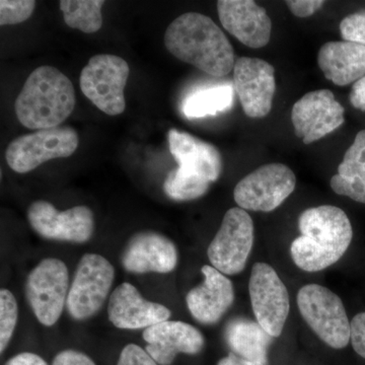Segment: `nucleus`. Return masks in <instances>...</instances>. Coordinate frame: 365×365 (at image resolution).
<instances>
[{"label":"nucleus","instance_id":"f257e3e1","mask_svg":"<svg viewBox=\"0 0 365 365\" xmlns=\"http://www.w3.org/2000/svg\"><path fill=\"white\" fill-rule=\"evenodd\" d=\"M165 45L185 63L215 78L234 71V48L215 21L199 13L182 14L168 26Z\"/></svg>","mask_w":365,"mask_h":365},{"label":"nucleus","instance_id":"f03ea898","mask_svg":"<svg viewBox=\"0 0 365 365\" xmlns=\"http://www.w3.org/2000/svg\"><path fill=\"white\" fill-rule=\"evenodd\" d=\"M302 235L290 247L295 265L307 272H319L342 258L353 237L351 222L339 207L332 205L307 209L300 215Z\"/></svg>","mask_w":365,"mask_h":365},{"label":"nucleus","instance_id":"7ed1b4c3","mask_svg":"<svg viewBox=\"0 0 365 365\" xmlns=\"http://www.w3.org/2000/svg\"><path fill=\"white\" fill-rule=\"evenodd\" d=\"M76 102L71 79L55 67L40 66L26 78L14 102V110L23 126L42 130L63 123Z\"/></svg>","mask_w":365,"mask_h":365},{"label":"nucleus","instance_id":"20e7f679","mask_svg":"<svg viewBox=\"0 0 365 365\" xmlns=\"http://www.w3.org/2000/svg\"><path fill=\"white\" fill-rule=\"evenodd\" d=\"M302 318L319 339L334 349H343L350 342L351 323L337 294L319 284H307L297 294Z\"/></svg>","mask_w":365,"mask_h":365},{"label":"nucleus","instance_id":"39448f33","mask_svg":"<svg viewBox=\"0 0 365 365\" xmlns=\"http://www.w3.org/2000/svg\"><path fill=\"white\" fill-rule=\"evenodd\" d=\"M129 69L126 60L112 54L91 57L83 67L79 86L83 95L101 111L118 116L125 111V86Z\"/></svg>","mask_w":365,"mask_h":365},{"label":"nucleus","instance_id":"423d86ee","mask_svg":"<svg viewBox=\"0 0 365 365\" xmlns=\"http://www.w3.org/2000/svg\"><path fill=\"white\" fill-rule=\"evenodd\" d=\"M115 279L111 263L98 254H86L79 261L69 288L66 309L76 321L98 313L109 297Z\"/></svg>","mask_w":365,"mask_h":365},{"label":"nucleus","instance_id":"0eeeda50","mask_svg":"<svg viewBox=\"0 0 365 365\" xmlns=\"http://www.w3.org/2000/svg\"><path fill=\"white\" fill-rule=\"evenodd\" d=\"M78 132L68 126L42 129L14 139L6 153L7 165L26 174L55 158H68L78 150Z\"/></svg>","mask_w":365,"mask_h":365},{"label":"nucleus","instance_id":"6e6552de","mask_svg":"<svg viewBox=\"0 0 365 365\" xmlns=\"http://www.w3.org/2000/svg\"><path fill=\"white\" fill-rule=\"evenodd\" d=\"M68 269L63 261L46 258L29 273L26 297L29 306L42 325L58 322L68 297Z\"/></svg>","mask_w":365,"mask_h":365},{"label":"nucleus","instance_id":"1a4fd4ad","mask_svg":"<svg viewBox=\"0 0 365 365\" xmlns=\"http://www.w3.org/2000/svg\"><path fill=\"white\" fill-rule=\"evenodd\" d=\"M253 242L254 222L251 216L244 209L230 208L209 245V261L225 275H237L246 267Z\"/></svg>","mask_w":365,"mask_h":365},{"label":"nucleus","instance_id":"9d476101","mask_svg":"<svg viewBox=\"0 0 365 365\" xmlns=\"http://www.w3.org/2000/svg\"><path fill=\"white\" fill-rule=\"evenodd\" d=\"M297 185L294 173L282 163L262 165L237 182L235 202L244 210L270 212L292 195Z\"/></svg>","mask_w":365,"mask_h":365},{"label":"nucleus","instance_id":"9b49d317","mask_svg":"<svg viewBox=\"0 0 365 365\" xmlns=\"http://www.w3.org/2000/svg\"><path fill=\"white\" fill-rule=\"evenodd\" d=\"M26 217L38 235L52 241L83 244L95 232V217L88 206L59 211L48 201L38 200L29 206Z\"/></svg>","mask_w":365,"mask_h":365},{"label":"nucleus","instance_id":"f8f14e48","mask_svg":"<svg viewBox=\"0 0 365 365\" xmlns=\"http://www.w3.org/2000/svg\"><path fill=\"white\" fill-rule=\"evenodd\" d=\"M249 292L257 322L269 335L279 337L290 309L284 283L270 265L257 263L252 269Z\"/></svg>","mask_w":365,"mask_h":365},{"label":"nucleus","instance_id":"ddd939ff","mask_svg":"<svg viewBox=\"0 0 365 365\" xmlns=\"http://www.w3.org/2000/svg\"><path fill=\"white\" fill-rule=\"evenodd\" d=\"M345 109L332 91H311L297 101L292 112L295 135L304 144L323 138L344 123Z\"/></svg>","mask_w":365,"mask_h":365},{"label":"nucleus","instance_id":"4468645a","mask_svg":"<svg viewBox=\"0 0 365 365\" xmlns=\"http://www.w3.org/2000/svg\"><path fill=\"white\" fill-rule=\"evenodd\" d=\"M234 88L247 116H267L272 109L276 90L274 67L259 58L237 59L234 67Z\"/></svg>","mask_w":365,"mask_h":365},{"label":"nucleus","instance_id":"2eb2a0df","mask_svg":"<svg viewBox=\"0 0 365 365\" xmlns=\"http://www.w3.org/2000/svg\"><path fill=\"white\" fill-rule=\"evenodd\" d=\"M177 264L176 245L153 230L132 235L122 254V265L130 273L167 274L175 270Z\"/></svg>","mask_w":365,"mask_h":365},{"label":"nucleus","instance_id":"dca6fc26","mask_svg":"<svg viewBox=\"0 0 365 365\" xmlns=\"http://www.w3.org/2000/svg\"><path fill=\"white\" fill-rule=\"evenodd\" d=\"M217 13L223 28L242 44L258 49L268 44L272 21L253 0H220Z\"/></svg>","mask_w":365,"mask_h":365},{"label":"nucleus","instance_id":"f3484780","mask_svg":"<svg viewBox=\"0 0 365 365\" xmlns=\"http://www.w3.org/2000/svg\"><path fill=\"white\" fill-rule=\"evenodd\" d=\"M145 350L158 365H172L180 353L196 355L205 339L195 327L181 321H165L143 331Z\"/></svg>","mask_w":365,"mask_h":365},{"label":"nucleus","instance_id":"a211bd4d","mask_svg":"<svg viewBox=\"0 0 365 365\" xmlns=\"http://www.w3.org/2000/svg\"><path fill=\"white\" fill-rule=\"evenodd\" d=\"M172 312L163 304L143 299L138 289L128 282L112 292L108 304L110 322L121 330H140L168 321Z\"/></svg>","mask_w":365,"mask_h":365},{"label":"nucleus","instance_id":"6ab92c4d","mask_svg":"<svg viewBox=\"0 0 365 365\" xmlns=\"http://www.w3.org/2000/svg\"><path fill=\"white\" fill-rule=\"evenodd\" d=\"M201 272L204 275L203 283L190 290L186 297L187 306L199 323L213 325L234 304V285L213 266H203Z\"/></svg>","mask_w":365,"mask_h":365},{"label":"nucleus","instance_id":"aec40b11","mask_svg":"<svg viewBox=\"0 0 365 365\" xmlns=\"http://www.w3.org/2000/svg\"><path fill=\"white\" fill-rule=\"evenodd\" d=\"M170 153L180 169L213 182L222 175V158L211 143L172 128L168 132Z\"/></svg>","mask_w":365,"mask_h":365},{"label":"nucleus","instance_id":"412c9836","mask_svg":"<svg viewBox=\"0 0 365 365\" xmlns=\"http://www.w3.org/2000/svg\"><path fill=\"white\" fill-rule=\"evenodd\" d=\"M319 68L328 81L345 86L365 76V46L356 43L329 42L318 55Z\"/></svg>","mask_w":365,"mask_h":365},{"label":"nucleus","instance_id":"4be33fe9","mask_svg":"<svg viewBox=\"0 0 365 365\" xmlns=\"http://www.w3.org/2000/svg\"><path fill=\"white\" fill-rule=\"evenodd\" d=\"M225 338L234 354L267 365L268 350L273 337L258 322L240 317L232 319L225 327Z\"/></svg>","mask_w":365,"mask_h":365},{"label":"nucleus","instance_id":"5701e85b","mask_svg":"<svg viewBox=\"0 0 365 365\" xmlns=\"http://www.w3.org/2000/svg\"><path fill=\"white\" fill-rule=\"evenodd\" d=\"M330 184L338 195L365 204V130L357 133L352 145L346 150L338 174L332 177Z\"/></svg>","mask_w":365,"mask_h":365},{"label":"nucleus","instance_id":"b1692460","mask_svg":"<svg viewBox=\"0 0 365 365\" xmlns=\"http://www.w3.org/2000/svg\"><path fill=\"white\" fill-rule=\"evenodd\" d=\"M235 101V88L232 85L208 86L187 96L182 111L187 119L216 116L232 109Z\"/></svg>","mask_w":365,"mask_h":365},{"label":"nucleus","instance_id":"393cba45","mask_svg":"<svg viewBox=\"0 0 365 365\" xmlns=\"http://www.w3.org/2000/svg\"><path fill=\"white\" fill-rule=\"evenodd\" d=\"M60 11L64 21L72 29L86 34L98 32L103 26V0H62Z\"/></svg>","mask_w":365,"mask_h":365},{"label":"nucleus","instance_id":"a878e982","mask_svg":"<svg viewBox=\"0 0 365 365\" xmlns=\"http://www.w3.org/2000/svg\"><path fill=\"white\" fill-rule=\"evenodd\" d=\"M210 184L208 180L178 168L165 179L163 190L173 200L190 201L205 195Z\"/></svg>","mask_w":365,"mask_h":365},{"label":"nucleus","instance_id":"bb28decb","mask_svg":"<svg viewBox=\"0 0 365 365\" xmlns=\"http://www.w3.org/2000/svg\"><path fill=\"white\" fill-rule=\"evenodd\" d=\"M19 318V307L14 295L6 288L0 290V352L6 349Z\"/></svg>","mask_w":365,"mask_h":365},{"label":"nucleus","instance_id":"cd10ccee","mask_svg":"<svg viewBox=\"0 0 365 365\" xmlns=\"http://www.w3.org/2000/svg\"><path fill=\"white\" fill-rule=\"evenodd\" d=\"M34 0H1L0 25H18L30 19L35 11Z\"/></svg>","mask_w":365,"mask_h":365},{"label":"nucleus","instance_id":"c85d7f7f","mask_svg":"<svg viewBox=\"0 0 365 365\" xmlns=\"http://www.w3.org/2000/svg\"><path fill=\"white\" fill-rule=\"evenodd\" d=\"M340 32L346 42L365 46V13L351 14L343 19Z\"/></svg>","mask_w":365,"mask_h":365},{"label":"nucleus","instance_id":"c756f323","mask_svg":"<svg viewBox=\"0 0 365 365\" xmlns=\"http://www.w3.org/2000/svg\"><path fill=\"white\" fill-rule=\"evenodd\" d=\"M117 365H158L140 346L128 344L120 353Z\"/></svg>","mask_w":365,"mask_h":365},{"label":"nucleus","instance_id":"7c9ffc66","mask_svg":"<svg viewBox=\"0 0 365 365\" xmlns=\"http://www.w3.org/2000/svg\"><path fill=\"white\" fill-rule=\"evenodd\" d=\"M350 341L353 349L365 359V313H360L351 322Z\"/></svg>","mask_w":365,"mask_h":365},{"label":"nucleus","instance_id":"2f4dec72","mask_svg":"<svg viewBox=\"0 0 365 365\" xmlns=\"http://www.w3.org/2000/svg\"><path fill=\"white\" fill-rule=\"evenodd\" d=\"M288 9L297 18H309L325 4L323 0H289Z\"/></svg>","mask_w":365,"mask_h":365},{"label":"nucleus","instance_id":"473e14b6","mask_svg":"<svg viewBox=\"0 0 365 365\" xmlns=\"http://www.w3.org/2000/svg\"><path fill=\"white\" fill-rule=\"evenodd\" d=\"M52 365H96L90 356L76 350L67 349L59 352L53 359Z\"/></svg>","mask_w":365,"mask_h":365},{"label":"nucleus","instance_id":"72a5a7b5","mask_svg":"<svg viewBox=\"0 0 365 365\" xmlns=\"http://www.w3.org/2000/svg\"><path fill=\"white\" fill-rule=\"evenodd\" d=\"M349 98L353 107L365 112V76L353 85Z\"/></svg>","mask_w":365,"mask_h":365},{"label":"nucleus","instance_id":"f704fd0d","mask_svg":"<svg viewBox=\"0 0 365 365\" xmlns=\"http://www.w3.org/2000/svg\"><path fill=\"white\" fill-rule=\"evenodd\" d=\"M6 365H48L42 357L35 353L23 352L11 357Z\"/></svg>","mask_w":365,"mask_h":365},{"label":"nucleus","instance_id":"c9c22d12","mask_svg":"<svg viewBox=\"0 0 365 365\" xmlns=\"http://www.w3.org/2000/svg\"><path fill=\"white\" fill-rule=\"evenodd\" d=\"M217 365H266L263 364H259V362L251 361V360H247L242 359V357L237 356L234 353H230L227 356L223 357L218 361Z\"/></svg>","mask_w":365,"mask_h":365}]
</instances>
